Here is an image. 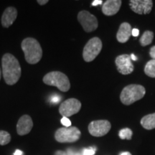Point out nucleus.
Wrapping results in <instances>:
<instances>
[{"label": "nucleus", "mask_w": 155, "mask_h": 155, "mask_svg": "<svg viewBox=\"0 0 155 155\" xmlns=\"http://www.w3.org/2000/svg\"><path fill=\"white\" fill-rule=\"evenodd\" d=\"M2 72L4 80L9 86H13L19 80L22 73L18 60L10 53H6L2 59Z\"/></svg>", "instance_id": "f257e3e1"}, {"label": "nucleus", "mask_w": 155, "mask_h": 155, "mask_svg": "<svg viewBox=\"0 0 155 155\" xmlns=\"http://www.w3.org/2000/svg\"><path fill=\"white\" fill-rule=\"evenodd\" d=\"M22 51L25 53V61L30 64H36L41 60L42 50L36 39L27 38L21 43Z\"/></svg>", "instance_id": "f03ea898"}, {"label": "nucleus", "mask_w": 155, "mask_h": 155, "mask_svg": "<svg viewBox=\"0 0 155 155\" xmlns=\"http://www.w3.org/2000/svg\"><path fill=\"white\" fill-rule=\"evenodd\" d=\"M146 94L144 87L141 85L131 84L124 88L120 95V100L124 105H131L141 99Z\"/></svg>", "instance_id": "7ed1b4c3"}, {"label": "nucleus", "mask_w": 155, "mask_h": 155, "mask_svg": "<svg viewBox=\"0 0 155 155\" xmlns=\"http://www.w3.org/2000/svg\"><path fill=\"white\" fill-rule=\"evenodd\" d=\"M43 82L46 85L55 86L63 92L68 91L71 88V83L68 78L60 71H52L43 77Z\"/></svg>", "instance_id": "20e7f679"}, {"label": "nucleus", "mask_w": 155, "mask_h": 155, "mask_svg": "<svg viewBox=\"0 0 155 155\" xmlns=\"http://www.w3.org/2000/svg\"><path fill=\"white\" fill-rule=\"evenodd\" d=\"M81 135V131L77 127H63L55 131V139L60 143H73L78 140Z\"/></svg>", "instance_id": "39448f33"}, {"label": "nucleus", "mask_w": 155, "mask_h": 155, "mask_svg": "<svg viewBox=\"0 0 155 155\" xmlns=\"http://www.w3.org/2000/svg\"><path fill=\"white\" fill-rule=\"evenodd\" d=\"M102 49V42L98 38H93L87 42L83 51V57L86 62H91L98 56Z\"/></svg>", "instance_id": "423d86ee"}, {"label": "nucleus", "mask_w": 155, "mask_h": 155, "mask_svg": "<svg viewBox=\"0 0 155 155\" xmlns=\"http://www.w3.org/2000/svg\"><path fill=\"white\" fill-rule=\"evenodd\" d=\"M78 20L87 32H93L98 28V19L88 11L83 10L78 15Z\"/></svg>", "instance_id": "0eeeda50"}, {"label": "nucleus", "mask_w": 155, "mask_h": 155, "mask_svg": "<svg viewBox=\"0 0 155 155\" xmlns=\"http://www.w3.org/2000/svg\"><path fill=\"white\" fill-rule=\"evenodd\" d=\"M81 108V103L76 98H69L61 104L59 112L63 117L68 118L78 113Z\"/></svg>", "instance_id": "6e6552de"}, {"label": "nucleus", "mask_w": 155, "mask_h": 155, "mask_svg": "<svg viewBox=\"0 0 155 155\" xmlns=\"http://www.w3.org/2000/svg\"><path fill=\"white\" fill-rule=\"evenodd\" d=\"M111 128V123L107 120H97L89 124L88 131L91 135L100 137L108 134Z\"/></svg>", "instance_id": "1a4fd4ad"}, {"label": "nucleus", "mask_w": 155, "mask_h": 155, "mask_svg": "<svg viewBox=\"0 0 155 155\" xmlns=\"http://www.w3.org/2000/svg\"><path fill=\"white\" fill-rule=\"evenodd\" d=\"M118 71L122 75H129L134 71V65L131 57L127 54L118 56L115 60Z\"/></svg>", "instance_id": "9d476101"}, {"label": "nucleus", "mask_w": 155, "mask_h": 155, "mask_svg": "<svg viewBox=\"0 0 155 155\" xmlns=\"http://www.w3.org/2000/svg\"><path fill=\"white\" fill-rule=\"evenodd\" d=\"M129 6L131 10L139 15L150 14L153 7L152 0H131Z\"/></svg>", "instance_id": "9b49d317"}, {"label": "nucleus", "mask_w": 155, "mask_h": 155, "mask_svg": "<svg viewBox=\"0 0 155 155\" xmlns=\"http://www.w3.org/2000/svg\"><path fill=\"white\" fill-rule=\"evenodd\" d=\"M33 127V121L29 115H23L19 118L17 124V132L19 136L29 134Z\"/></svg>", "instance_id": "f8f14e48"}, {"label": "nucleus", "mask_w": 155, "mask_h": 155, "mask_svg": "<svg viewBox=\"0 0 155 155\" xmlns=\"http://www.w3.org/2000/svg\"><path fill=\"white\" fill-rule=\"evenodd\" d=\"M122 2L120 0H107L104 3L102 12L106 16H112L116 15L121 8Z\"/></svg>", "instance_id": "ddd939ff"}, {"label": "nucleus", "mask_w": 155, "mask_h": 155, "mask_svg": "<svg viewBox=\"0 0 155 155\" xmlns=\"http://www.w3.org/2000/svg\"><path fill=\"white\" fill-rule=\"evenodd\" d=\"M17 17V9L13 7H7L2 16V25L4 28H8L14 23Z\"/></svg>", "instance_id": "4468645a"}, {"label": "nucleus", "mask_w": 155, "mask_h": 155, "mask_svg": "<svg viewBox=\"0 0 155 155\" xmlns=\"http://www.w3.org/2000/svg\"><path fill=\"white\" fill-rule=\"evenodd\" d=\"M131 27L128 22H123L120 25L119 30L116 34L117 40L121 43L127 42L131 35Z\"/></svg>", "instance_id": "2eb2a0df"}, {"label": "nucleus", "mask_w": 155, "mask_h": 155, "mask_svg": "<svg viewBox=\"0 0 155 155\" xmlns=\"http://www.w3.org/2000/svg\"><path fill=\"white\" fill-rule=\"evenodd\" d=\"M141 125L147 130L155 129V113L144 116L141 119Z\"/></svg>", "instance_id": "dca6fc26"}, {"label": "nucleus", "mask_w": 155, "mask_h": 155, "mask_svg": "<svg viewBox=\"0 0 155 155\" xmlns=\"http://www.w3.org/2000/svg\"><path fill=\"white\" fill-rule=\"evenodd\" d=\"M153 39H154V33L152 32V31H145L144 34L142 35V36L141 37L140 40H139V42H140V44L141 46H147L149 45L152 43L153 41Z\"/></svg>", "instance_id": "f3484780"}, {"label": "nucleus", "mask_w": 155, "mask_h": 155, "mask_svg": "<svg viewBox=\"0 0 155 155\" xmlns=\"http://www.w3.org/2000/svg\"><path fill=\"white\" fill-rule=\"evenodd\" d=\"M145 74L151 78H155V60H151L144 68Z\"/></svg>", "instance_id": "a211bd4d"}, {"label": "nucleus", "mask_w": 155, "mask_h": 155, "mask_svg": "<svg viewBox=\"0 0 155 155\" xmlns=\"http://www.w3.org/2000/svg\"><path fill=\"white\" fill-rule=\"evenodd\" d=\"M11 141V135L6 131L0 130V145L4 146L9 144Z\"/></svg>", "instance_id": "6ab92c4d"}, {"label": "nucleus", "mask_w": 155, "mask_h": 155, "mask_svg": "<svg viewBox=\"0 0 155 155\" xmlns=\"http://www.w3.org/2000/svg\"><path fill=\"white\" fill-rule=\"evenodd\" d=\"M133 132L129 128H125V129H122L119 131V136L120 139H128V140H130L132 137Z\"/></svg>", "instance_id": "aec40b11"}, {"label": "nucleus", "mask_w": 155, "mask_h": 155, "mask_svg": "<svg viewBox=\"0 0 155 155\" xmlns=\"http://www.w3.org/2000/svg\"><path fill=\"white\" fill-rule=\"evenodd\" d=\"M96 149L94 147H89V148L83 149L82 150V154L83 155H94L96 153Z\"/></svg>", "instance_id": "412c9836"}, {"label": "nucleus", "mask_w": 155, "mask_h": 155, "mask_svg": "<svg viewBox=\"0 0 155 155\" xmlns=\"http://www.w3.org/2000/svg\"><path fill=\"white\" fill-rule=\"evenodd\" d=\"M61 124L64 126V127H71V121L68 118L63 117L61 119Z\"/></svg>", "instance_id": "4be33fe9"}, {"label": "nucleus", "mask_w": 155, "mask_h": 155, "mask_svg": "<svg viewBox=\"0 0 155 155\" xmlns=\"http://www.w3.org/2000/svg\"><path fill=\"white\" fill-rule=\"evenodd\" d=\"M66 152L68 155H83L82 152H78V151L74 150V149H71V148L68 149Z\"/></svg>", "instance_id": "5701e85b"}, {"label": "nucleus", "mask_w": 155, "mask_h": 155, "mask_svg": "<svg viewBox=\"0 0 155 155\" xmlns=\"http://www.w3.org/2000/svg\"><path fill=\"white\" fill-rule=\"evenodd\" d=\"M61 99V98L58 96V95H57V96H53L51 97V98H50V102H51L52 104H58V103L60 102Z\"/></svg>", "instance_id": "b1692460"}, {"label": "nucleus", "mask_w": 155, "mask_h": 155, "mask_svg": "<svg viewBox=\"0 0 155 155\" xmlns=\"http://www.w3.org/2000/svg\"><path fill=\"white\" fill-rule=\"evenodd\" d=\"M150 57L152 58L153 60H155V45L150 48Z\"/></svg>", "instance_id": "393cba45"}, {"label": "nucleus", "mask_w": 155, "mask_h": 155, "mask_svg": "<svg viewBox=\"0 0 155 155\" xmlns=\"http://www.w3.org/2000/svg\"><path fill=\"white\" fill-rule=\"evenodd\" d=\"M131 35H133L134 37H137V36H139V30H138V29H137V28L133 29L132 31H131Z\"/></svg>", "instance_id": "a878e982"}, {"label": "nucleus", "mask_w": 155, "mask_h": 155, "mask_svg": "<svg viewBox=\"0 0 155 155\" xmlns=\"http://www.w3.org/2000/svg\"><path fill=\"white\" fill-rule=\"evenodd\" d=\"M54 155H68L66 152H64V151L62 150H58L55 152Z\"/></svg>", "instance_id": "bb28decb"}, {"label": "nucleus", "mask_w": 155, "mask_h": 155, "mask_svg": "<svg viewBox=\"0 0 155 155\" xmlns=\"http://www.w3.org/2000/svg\"><path fill=\"white\" fill-rule=\"evenodd\" d=\"M103 3L102 0H94V2H92V6H97V5H101Z\"/></svg>", "instance_id": "cd10ccee"}, {"label": "nucleus", "mask_w": 155, "mask_h": 155, "mask_svg": "<svg viewBox=\"0 0 155 155\" xmlns=\"http://www.w3.org/2000/svg\"><path fill=\"white\" fill-rule=\"evenodd\" d=\"M48 0H38V3L40 5H45L46 4L48 3Z\"/></svg>", "instance_id": "c85d7f7f"}, {"label": "nucleus", "mask_w": 155, "mask_h": 155, "mask_svg": "<svg viewBox=\"0 0 155 155\" xmlns=\"http://www.w3.org/2000/svg\"><path fill=\"white\" fill-rule=\"evenodd\" d=\"M13 155H23V152H22V151L19 150H17Z\"/></svg>", "instance_id": "c756f323"}, {"label": "nucleus", "mask_w": 155, "mask_h": 155, "mask_svg": "<svg viewBox=\"0 0 155 155\" xmlns=\"http://www.w3.org/2000/svg\"><path fill=\"white\" fill-rule=\"evenodd\" d=\"M130 57H131V59L132 60V61H137V57H136L134 54H131V55H130Z\"/></svg>", "instance_id": "7c9ffc66"}, {"label": "nucleus", "mask_w": 155, "mask_h": 155, "mask_svg": "<svg viewBox=\"0 0 155 155\" xmlns=\"http://www.w3.org/2000/svg\"><path fill=\"white\" fill-rule=\"evenodd\" d=\"M119 155H131V154L129 152H121Z\"/></svg>", "instance_id": "2f4dec72"}, {"label": "nucleus", "mask_w": 155, "mask_h": 155, "mask_svg": "<svg viewBox=\"0 0 155 155\" xmlns=\"http://www.w3.org/2000/svg\"><path fill=\"white\" fill-rule=\"evenodd\" d=\"M2 74V69H1V68H0V80H1Z\"/></svg>", "instance_id": "473e14b6"}]
</instances>
